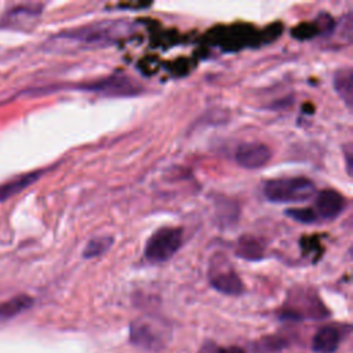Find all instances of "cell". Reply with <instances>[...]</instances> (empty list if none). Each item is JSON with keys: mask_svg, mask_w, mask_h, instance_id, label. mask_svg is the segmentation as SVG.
Wrapping results in <instances>:
<instances>
[{"mask_svg": "<svg viewBox=\"0 0 353 353\" xmlns=\"http://www.w3.org/2000/svg\"><path fill=\"white\" fill-rule=\"evenodd\" d=\"M263 196L270 203L288 204L305 203L317 193L314 183L306 176H285L269 179L262 188Z\"/></svg>", "mask_w": 353, "mask_h": 353, "instance_id": "cell-1", "label": "cell"}, {"mask_svg": "<svg viewBox=\"0 0 353 353\" xmlns=\"http://www.w3.org/2000/svg\"><path fill=\"white\" fill-rule=\"evenodd\" d=\"M33 305V298L26 294H19L0 303V319H11Z\"/></svg>", "mask_w": 353, "mask_h": 353, "instance_id": "cell-13", "label": "cell"}, {"mask_svg": "<svg viewBox=\"0 0 353 353\" xmlns=\"http://www.w3.org/2000/svg\"><path fill=\"white\" fill-rule=\"evenodd\" d=\"M353 73L352 68H341L334 74V88L336 94L341 97V99L346 103L347 109L352 108V99H353Z\"/></svg>", "mask_w": 353, "mask_h": 353, "instance_id": "cell-11", "label": "cell"}, {"mask_svg": "<svg viewBox=\"0 0 353 353\" xmlns=\"http://www.w3.org/2000/svg\"><path fill=\"white\" fill-rule=\"evenodd\" d=\"M43 170H37V171H32L28 174H22L18 175L4 183L0 185V203L8 200L10 197L18 194L19 192H22L23 189H26L28 186H30L33 182H36L40 175L43 174Z\"/></svg>", "mask_w": 353, "mask_h": 353, "instance_id": "cell-9", "label": "cell"}, {"mask_svg": "<svg viewBox=\"0 0 353 353\" xmlns=\"http://www.w3.org/2000/svg\"><path fill=\"white\" fill-rule=\"evenodd\" d=\"M285 215L301 223H314L319 221L313 208H288L285 210Z\"/></svg>", "mask_w": 353, "mask_h": 353, "instance_id": "cell-15", "label": "cell"}, {"mask_svg": "<svg viewBox=\"0 0 353 353\" xmlns=\"http://www.w3.org/2000/svg\"><path fill=\"white\" fill-rule=\"evenodd\" d=\"M216 353H245V352L239 346H230V347H221Z\"/></svg>", "mask_w": 353, "mask_h": 353, "instance_id": "cell-16", "label": "cell"}, {"mask_svg": "<svg viewBox=\"0 0 353 353\" xmlns=\"http://www.w3.org/2000/svg\"><path fill=\"white\" fill-rule=\"evenodd\" d=\"M113 244V237L112 236H97L92 237L91 240H88V243L85 244L84 250H83V258L85 259H92L97 258L102 254H105Z\"/></svg>", "mask_w": 353, "mask_h": 353, "instance_id": "cell-14", "label": "cell"}, {"mask_svg": "<svg viewBox=\"0 0 353 353\" xmlns=\"http://www.w3.org/2000/svg\"><path fill=\"white\" fill-rule=\"evenodd\" d=\"M234 159L243 168L258 170L270 161L272 150L263 143H241L234 153Z\"/></svg>", "mask_w": 353, "mask_h": 353, "instance_id": "cell-6", "label": "cell"}, {"mask_svg": "<svg viewBox=\"0 0 353 353\" xmlns=\"http://www.w3.org/2000/svg\"><path fill=\"white\" fill-rule=\"evenodd\" d=\"M341 342V331L334 325L321 327L313 336L312 347L319 353H332Z\"/></svg>", "mask_w": 353, "mask_h": 353, "instance_id": "cell-8", "label": "cell"}, {"mask_svg": "<svg viewBox=\"0 0 353 353\" xmlns=\"http://www.w3.org/2000/svg\"><path fill=\"white\" fill-rule=\"evenodd\" d=\"M210 284L214 290L225 295H240L243 292V283L233 269L216 270L211 273Z\"/></svg>", "mask_w": 353, "mask_h": 353, "instance_id": "cell-7", "label": "cell"}, {"mask_svg": "<svg viewBox=\"0 0 353 353\" xmlns=\"http://www.w3.org/2000/svg\"><path fill=\"white\" fill-rule=\"evenodd\" d=\"M346 207V199L334 189H323L316 193L314 214L317 219L332 221L338 218Z\"/></svg>", "mask_w": 353, "mask_h": 353, "instance_id": "cell-5", "label": "cell"}, {"mask_svg": "<svg viewBox=\"0 0 353 353\" xmlns=\"http://www.w3.org/2000/svg\"><path fill=\"white\" fill-rule=\"evenodd\" d=\"M183 243V229L164 226L157 229L145 244V258L150 263H163L171 259Z\"/></svg>", "mask_w": 353, "mask_h": 353, "instance_id": "cell-2", "label": "cell"}, {"mask_svg": "<svg viewBox=\"0 0 353 353\" xmlns=\"http://www.w3.org/2000/svg\"><path fill=\"white\" fill-rule=\"evenodd\" d=\"M76 90L97 92L106 97H131L138 95L142 91V88L127 76H109L92 83L79 84L76 85Z\"/></svg>", "mask_w": 353, "mask_h": 353, "instance_id": "cell-4", "label": "cell"}, {"mask_svg": "<svg viewBox=\"0 0 353 353\" xmlns=\"http://www.w3.org/2000/svg\"><path fill=\"white\" fill-rule=\"evenodd\" d=\"M239 212H240L239 205L233 200L219 197L215 203V218L222 228H226L234 223L237 221Z\"/></svg>", "mask_w": 353, "mask_h": 353, "instance_id": "cell-12", "label": "cell"}, {"mask_svg": "<svg viewBox=\"0 0 353 353\" xmlns=\"http://www.w3.org/2000/svg\"><path fill=\"white\" fill-rule=\"evenodd\" d=\"M236 255L245 261H259L265 255V245L258 237L244 234L237 240Z\"/></svg>", "mask_w": 353, "mask_h": 353, "instance_id": "cell-10", "label": "cell"}, {"mask_svg": "<svg viewBox=\"0 0 353 353\" xmlns=\"http://www.w3.org/2000/svg\"><path fill=\"white\" fill-rule=\"evenodd\" d=\"M124 23L121 21H106L79 29L62 32L58 37L76 40L81 43H109L121 36Z\"/></svg>", "mask_w": 353, "mask_h": 353, "instance_id": "cell-3", "label": "cell"}]
</instances>
